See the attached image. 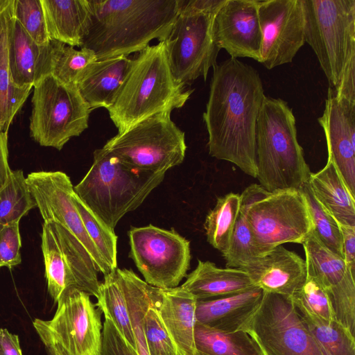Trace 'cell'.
Returning <instances> with one entry per match:
<instances>
[{
    "label": "cell",
    "instance_id": "cell-1",
    "mask_svg": "<svg viewBox=\"0 0 355 355\" xmlns=\"http://www.w3.org/2000/svg\"><path fill=\"white\" fill-rule=\"evenodd\" d=\"M203 120L209 153L256 178V126L266 95L258 71L229 58L216 64Z\"/></svg>",
    "mask_w": 355,
    "mask_h": 355
},
{
    "label": "cell",
    "instance_id": "cell-2",
    "mask_svg": "<svg viewBox=\"0 0 355 355\" xmlns=\"http://www.w3.org/2000/svg\"><path fill=\"white\" fill-rule=\"evenodd\" d=\"M91 15L81 48L97 60L139 53L153 40L165 41L179 0H89Z\"/></svg>",
    "mask_w": 355,
    "mask_h": 355
},
{
    "label": "cell",
    "instance_id": "cell-3",
    "mask_svg": "<svg viewBox=\"0 0 355 355\" xmlns=\"http://www.w3.org/2000/svg\"><path fill=\"white\" fill-rule=\"evenodd\" d=\"M132 60L114 102L107 109L118 132L155 114L182 107L193 92L173 77L164 41L148 46Z\"/></svg>",
    "mask_w": 355,
    "mask_h": 355
},
{
    "label": "cell",
    "instance_id": "cell-4",
    "mask_svg": "<svg viewBox=\"0 0 355 355\" xmlns=\"http://www.w3.org/2000/svg\"><path fill=\"white\" fill-rule=\"evenodd\" d=\"M295 123L287 102L266 96L256 126V178L267 191L300 189L309 182L311 172Z\"/></svg>",
    "mask_w": 355,
    "mask_h": 355
},
{
    "label": "cell",
    "instance_id": "cell-5",
    "mask_svg": "<svg viewBox=\"0 0 355 355\" xmlns=\"http://www.w3.org/2000/svg\"><path fill=\"white\" fill-rule=\"evenodd\" d=\"M164 175L165 172L131 167L102 148L94 150L92 165L73 190L83 202L114 230L125 214L143 203Z\"/></svg>",
    "mask_w": 355,
    "mask_h": 355
},
{
    "label": "cell",
    "instance_id": "cell-6",
    "mask_svg": "<svg viewBox=\"0 0 355 355\" xmlns=\"http://www.w3.org/2000/svg\"><path fill=\"white\" fill-rule=\"evenodd\" d=\"M240 211L263 256L286 243H300L313 230L306 199L300 189L269 191L252 184L240 195Z\"/></svg>",
    "mask_w": 355,
    "mask_h": 355
},
{
    "label": "cell",
    "instance_id": "cell-7",
    "mask_svg": "<svg viewBox=\"0 0 355 355\" xmlns=\"http://www.w3.org/2000/svg\"><path fill=\"white\" fill-rule=\"evenodd\" d=\"M305 42L336 89L355 62V0H304Z\"/></svg>",
    "mask_w": 355,
    "mask_h": 355
},
{
    "label": "cell",
    "instance_id": "cell-8",
    "mask_svg": "<svg viewBox=\"0 0 355 355\" xmlns=\"http://www.w3.org/2000/svg\"><path fill=\"white\" fill-rule=\"evenodd\" d=\"M30 135L42 146L61 150L88 128L92 109L76 86L48 74L33 85Z\"/></svg>",
    "mask_w": 355,
    "mask_h": 355
},
{
    "label": "cell",
    "instance_id": "cell-9",
    "mask_svg": "<svg viewBox=\"0 0 355 355\" xmlns=\"http://www.w3.org/2000/svg\"><path fill=\"white\" fill-rule=\"evenodd\" d=\"M171 113L155 114L118 132L103 148L131 167L166 173L183 162L187 150L184 132Z\"/></svg>",
    "mask_w": 355,
    "mask_h": 355
},
{
    "label": "cell",
    "instance_id": "cell-10",
    "mask_svg": "<svg viewBox=\"0 0 355 355\" xmlns=\"http://www.w3.org/2000/svg\"><path fill=\"white\" fill-rule=\"evenodd\" d=\"M57 304L51 320L35 318L33 322L45 349L56 355H99L102 313L90 295L69 288L62 293Z\"/></svg>",
    "mask_w": 355,
    "mask_h": 355
},
{
    "label": "cell",
    "instance_id": "cell-11",
    "mask_svg": "<svg viewBox=\"0 0 355 355\" xmlns=\"http://www.w3.org/2000/svg\"><path fill=\"white\" fill-rule=\"evenodd\" d=\"M42 250L47 288L55 303L69 288L98 297V268L84 245L67 229L55 221H44Z\"/></svg>",
    "mask_w": 355,
    "mask_h": 355
},
{
    "label": "cell",
    "instance_id": "cell-12",
    "mask_svg": "<svg viewBox=\"0 0 355 355\" xmlns=\"http://www.w3.org/2000/svg\"><path fill=\"white\" fill-rule=\"evenodd\" d=\"M218 11H196L179 8L178 15L164 42L171 73L186 86L202 77L216 64L220 49L214 35Z\"/></svg>",
    "mask_w": 355,
    "mask_h": 355
},
{
    "label": "cell",
    "instance_id": "cell-13",
    "mask_svg": "<svg viewBox=\"0 0 355 355\" xmlns=\"http://www.w3.org/2000/svg\"><path fill=\"white\" fill-rule=\"evenodd\" d=\"M264 355H324L290 297L263 291L258 309L242 327Z\"/></svg>",
    "mask_w": 355,
    "mask_h": 355
},
{
    "label": "cell",
    "instance_id": "cell-14",
    "mask_svg": "<svg viewBox=\"0 0 355 355\" xmlns=\"http://www.w3.org/2000/svg\"><path fill=\"white\" fill-rule=\"evenodd\" d=\"M129 256L150 286L169 289L178 286L190 266V242L173 228L151 224L132 227L128 232Z\"/></svg>",
    "mask_w": 355,
    "mask_h": 355
},
{
    "label": "cell",
    "instance_id": "cell-15",
    "mask_svg": "<svg viewBox=\"0 0 355 355\" xmlns=\"http://www.w3.org/2000/svg\"><path fill=\"white\" fill-rule=\"evenodd\" d=\"M262 32L261 60L272 69L293 61L305 43L304 0H258Z\"/></svg>",
    "mask_w": 355,
    "mask_h": 355
},
{
    "label": "cell",
    "instance_id": "cell-16",
    "mask_svg": "<svg viewBox=\"0 0 355 355\" xmlns=\"http://www.w3.org/2000/svg\"><path fill=\"white\" fill-rule=\"evenodd\" d=\"M26 180L44 222L53 220L64 226L84 245L99 272L105 275L112 271L86 232L73 201L69 177L62 171H38L31 173Z\"/></svg>",
    "mask_w": 355,
    "mask_h": 355
},
{
    "label": "cell",
    "instance_id": "cell-17",
    "mask_svg": "<svg viewBox=\"0 0 355 355\" xmlns=\"http://www.w3.org/2000/svg\"><path fill=\"white\" fill-rule=\"evenodd\" d=\"M214 35L230 58L260 62L263 37L258 0H225L215 15Z\"/></svg>",
    "mask_w": 355,
    "mask_h": 355
},
{
    "label": "cell",
    "instance_id": "cell-18",
    "mask_svg": "<svg viewBox=\"0 0 355 355\" xmlns=\"http://www.w3.org/2000/svg\"><path fill=\"white\" fill-rule=\"evenodd\" d=\"M318 121L324 132L328 159L355 198V103L337 98L329 87Z\"/></svg>",
    "mask_w": 355,
    "mask_h": 355
},
{
    "label": "cell",
    "instance_id": "cell-19",
    "mask_svg": "<svg viewBox=\"0 0 355 355\" xmlns=\"http://www.w3.org/2000/svg\"><path fill=\"white\" fill-rule=\"evenodd\" d=\"M263 291L291 297L305 282L306 261L295 252L279 245L241 268Z\"/></svg>",
    "mask_w": 355,
    "mask_h": 355
},
{
    "label": "cell",
    "instance_id": "cell-20",
    "mask_svg": "<svg viewBox=\"0 0 355 355\" xmlns=\"http://www.w3.org/2000/svg\"><path fill=\"white\" fill-rule=\"evenodd\" d=\"M196 302L181 286L169 289L156 288L154 293L153 306L179 355H196Z\"/></svg>",
    "mask_w": 355,
    "mask_h": 355
},
{
    "label": "cell",
    "instance_id": "cell-21",
    "mask_svg": "<svg viewBox=\"0 0 355 355\" xmlns=\"http://www.w3.org/2000/svg\"><path fill=\"white\" fill-rule=\"evenodd\" d=\"M263 295V291L255 286L227 297L197 300L196 323L224 333L240 331L259 306Z\"/></svg>",
    "mask_w": 355,
    "mask_h": 355
},
{
    "label": "cell",
    "instance_id": "cell-22",
    "mask_svg": "<svg viewBox=\"0 0 355 355\" xmlns=\"http://www.w3.org/2000/svg\"><path fill=\"white\" fill-rule=\"evenodd\" d=\"M132 62L128 56H118L96 60L89 66L77 87L92 110H107L113 104Z\"/></svg>",
    "mask_w": 355,
    "mask_h": 355
},
{
    "label": "cell",
    "instance_id": "cell-23",
    "mask_svg": "<svg viewBox=\"0 0 355 355\" xmlns=\"http://www.w3.org/2000/svg\"><path fill=\"white\" fill-rule=\"evenodd\" d=\"M49 44L46 46L36 44L16 20L13 13L8 58L12 78L16 85L33 87L42 78L49 74Z\"/></svg>",
    "mask_w": 355,
    "mask_h": 355
},
{
    "label": "cell",
    "instance_id": "cell-24",
    "mask_svg": "<svg viewBox=\"0 0 355 355\" xmlns=\"http://www.w3.org/2000/svg\"><path fill=\"white\" fill-rule=\"evenodd\" d=\"M180 286L197 300L227 297L255 287L248 273L241 269L218 268L213 262L199 259L195 270Z\"/></svg>",
    "mask_w": 355,
    "mask_h": 355
},
{
    "label": "cell",
    "instance_id": "cell-25",
    "mask_svg": "<svg viewBox=\"0 0 355 355\" xmlns=\"http://www.w3.org/2000/svg\"><path fill=\"white\" fill-rule=\"evenodd\" d=\"M51 40L81 48L90 23L89 0H41Z\"/></svg>",
    "mask_w": 355,
    "mask_h": 355
},
{
    "label": "cell",
    "instance_id": "cell-26",
    "mask_svg": "<svg viewBox=\"0 0 355 355\" xmlns=\"http://www.w3.org/2000/svg\"><path fill=\"white\" fill-rule=\"evenodd\" d=\"M308 182L314 197L338 224L355 227V198L330 160L311 172Z\"/></svg>",
    "mask_w": 355,
    "mask_h": 355
},
{
    "label": "cell",
    "instance_id": "cell-27",
    "mask_svg": "<svg viewBox=\"0 0 355 355\" xmlns=\"http://www.w3.org/2000/svg\"><path fill=\"white\" fill-rule=\"evenodd\" d=\"M13 0L0 15V130L7 133L12 120L33 87H19L14 83L9 65L8 49Z\"/></svg>",
    "mask_w": 355,
    "mask_h": 355
},
{
    "label": "cell",
    "instance_id": "cell-28",
    "mask_svg": "<svg viewBox=\"0 0 355 355\" xmlns=\"http://www.w3.org/2000/svg\"><path fill=\"white\" fill-rule=\"evenodd\" d=\"M194 344L196 355H264L257 343L243 330L224 333L196 323Z\"/></svg>",
    "mask_w": 355,
    "mask_h": 355
},
{
    "label": "cell",
    "instance_id": "cell-29",
    "mask_svg": "<svg viewBox=\"0 0 355 355\" xmlns=\"http://www.w3.org/2000/svg\"><path fill=\"white\" fill-rule=\"evenodd\" d=\"M307 275L314 278L326 293L338 286L348 270L344 259L325 248L311 230L302 243Z\"/></svg>",
    "mask_w": 355,
    "mask_h": 355
},
{
    "label": "cell",
    "instance_id": "cell-30",
    "mask_svg": "<svg viewBox=\"0 0 355 355\" xmlns=\"http://www.w3.org/2000/svg\"><path fill=\"white\" fill-rule=\"evenodd\" d=\"M96 306L104 314L105 319L112 322L121 336L137 350V345L124 294L117 275L116 268L104 275L100 283Z\"/></svg>",
    "mask_w": 355,
    "mask_h": 355
},
{
    "label": "cell",
    "instance_id": "cell-31",
    "mask_svg": "<svg viewBox=\"0 0 355 355\" xmlns=\"http://www.w3.org/2000/svg\"><path fill=\"white\" fill-rule=\"evenodd\" d=\"M240 194L230 192L217 198L204 223L207 242L221 252H226L240 211Z\"/></svg>",
    "mask_w": 355,
    "mask_h": 355
},
{
    "label": "cell",
    "instance_id": "cell-32",
    "mask_svg": "<svg viewBox=\"0 0 355 355\" xmlns=\"http://www.w3.org/2000/svg\"><path fill=\"white\" fill-rule=\"evenodd\" d=\"M49 44V74L66 85L77 87L89 66L97 60L96 55L88 49L78 50L55 40H51Z\"/></svg>",
    "mask_w": 355,
    "mask_h": 355
},
{
    "label": "cell",
    "instance_id": "cell-33",
    "mask_svg": "<svg viewBox=\"0 0 355 355\" xmlns=\"http://www.w3.org/2000/svg\"><path fill=\"white\" fill-rule=\"evenodd\" d=\"M298 313L324 355H355V337L341 324Z\"/></svg>",
    "mask_w": 355,
    "mask_h": 355
},
{
    "label": "cell",
    "instance_id": "cell-34",
    "mask_svg": "<svg viewBox=\"0 0 355 355\" xmlns=\"http://www.w3.org/2000/svg\"><path fill=\"white\" fill-rule=\"evenodd\" d=\"M37 204L21 170L12 171L8 180L0 189V230L19 223Z\"/></svg>",
    "mask_w": 355,
    "mask_h": 355
},
{
    "label": "cell",
    "instance_id": "cell-35",
    "mask_svg": "<svg viewBox=\"0 0 355 355\" xmlns=\"http://www.w3.org/2000/svg\"><path fill=\"white\" fill-rule=\"evenodd\" d=\"M300 189L306 199L315 236L325 248L343 259V240L338 223L314 197L309 182Z\"/></svg>",
    "mask_w": 355,
    "mask_h": 355
},
{
    "label": "cell",
    "instance_id": "cell-36",
    "mask_svg": "<svg viewBox=\"0 0 355 355\" xmlns=\"http://www.w3.org/2000/svg\"><path fill=\"white\" fill-rule=\"evenodd\" d=\"M73 201L81 217L87 234L105 263L112 270L116 267L117 236L114 231L100 220L79 198L75 192Z\"/></svg>",
    "mask_w": 355,
    "mask_h": 355
},
{
    "label": "cell",
    "instance_id": "cell-37",
    "mask_svg": "<svg viewBox=\"0 0 355 355\" xmlns=\"http://www.w3.org/2000/svg\"><path fill=\"white\" fill-rule=\"evenodd\" d=\"M290 299L300 313H308L327 321H336L328 295L312 277L307 275L305 282Z\"/></svg>",
    "mask_w": 355,
    "mask_h": 355
},
{
    "label": "cell",
    "instance_id": "cell-38",
    "mask_svg": "<svg viewBox=\"0 0 355 355\" xmlns=\"http://www.w3.org/2000/svg\"><path fill=\"white\" fill-rule=\"evenodd\" d=\"M226 268L241 269L260 257L254 244L252 233L243 213L240 211L230 246L223 254Z\"/></svg>",
    "mask_w": 355,
    "mask_h": 355
},
{
    "label": "cell",
    "instance_id": "cell-39",
    "mask_svg": "<svg viewBox=\"0 0 355 355\" xmlns=\"http://www.w3.org/2000/svg\"><path fill=\"white\" fill-rule=\"evenodd\" d=\"M13 13L36 44L46 46L50 43L41 0H13Z\"/></svg>",
    "mask_w": 355,
    "mask_h": 355
},
{
    "label": "cell",
    "instance_id": "cell-40",
    "mask_svg": "<svg viewBox=\"0 0 355 355\" xmlns=\"http://www.w3.org/2000/svg\"><path fill=\"white\" fill-rule=\"evenodd\" d=\"M143 326L149 355H179L153 306V298L144 315Z\"/></svg>",
    "mask_w": 355,
    "mask_h": 355
},
{
    "label": "cell",
    "instance_id": "cell-41",
    "mask_svg": "<svg viewBox=\"0 0 355 355\" xmlns=\"http://www.w3.org/2000/svg\"><path fill=\"white\" fill-rule=\"evenodd\" d=\"M21 240L19 223L10 224L0 230V268H12L21 261Z\"/></svg>",
    "mask_w": 355,
    "mask_h": 355
},
{
    "label": "cell",
    "instance_id": "cell-42",
    "mask_svg": "<svg viewBox=\"0 0 355 355\" xmlns=\"http://www.w3.org/2000/svg\"><path fill=\"white\" fill-rule=\"evenodd\" d=\"M99 355H139L121 336L111 321L103 323L101 347Z\"/></svg>",
    "mask_w": 355,
    "mask_h": 355
},
{
    "label": "cell",
    "instance_id": "cell-43",
    "mask_svg": "<svg viewBox=\"0 0 355 355\" xmlns=\"http://www.w3.org/2000/svg\"><path fill=\"white\" fill-rule=\"evenodd\" d=\"M338 99H345L355 103V62H352L344 72L336 89H333Z\"/></svg>",
    "mask_w": 355,
    "mask_h": 355
},
{
    "label": "cell",
    "instance_id": "cell-44",
    "mask_svg": "<svg viewBox=\"0 0 355 355\" xmlns=\"http://www.w3.org/2000/svg\"><path fill=\"white\" fill-rule=\"evenodd\" d=\"M342 240L344 261L347 268L355 274V227L339 224Z\"/></svg>",
    "mask_w": 355,
    "mask_h": 355
},
{
    "label": "cell",
    "instance_id": "cell-45",
    "mask_svg": "<svg viewBox=\"0 0 355 355\" xmlns=\"http://www.w3.org/2000/svg\"><path fill=\"white\" fill-rule=\"evenodd\" d=\"M0 355H23L19 336L7 329H0Z\"/></svg>",
    "mask_w": 355,
    "mask_h": 355
},
{
    "label": "cell",
    "instance_id": "cell-46",
    "mask_svg": "<svg viewBox=\"0 0 355 355\" xmlns=\"http://www.w3.org/2000/svg\"><path fill=\"white\" fill-rule=\"evenodd\" d=\"M8 158V134L0 130V189L6 184L12 172Z\"/></svg>",
    "mask_w": 355,
    "mask_h": 355
},
{
    "label": "cell",
    "instance_id": "cell-47",
    "mask_svg": "<svg viewBox=\"0 0 355 355\" xmlns=\"http://www.w3.org/2000/svg\"><path fill=\"white\" fill-rule=\"evenodd\" d=\"M10 0H0V15L9 3Z\"/></svg>",
    "mask_w": 355,
    "mask_h": 355
},
{
    "label": "cell",
    "instance_id": "cell-48",
    "mask_svg": "<svg viewBox=\"0 0 355 355\" xmlns=\"http://www.w3.org/2000/svg\"><path fill=\"white\" fill-rule=\"evenodd\" d=\"M46 352L47 353V355H56L52 351H51V350H49L48 349H46Z\"/></svg>",
    "mask_w": 355,
    "mask_h": 355
}]
</instances>
